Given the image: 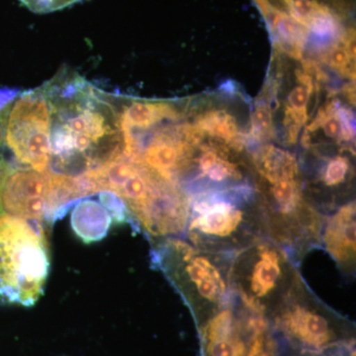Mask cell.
Segmentation results:
<instances>
[{
    "label": "cell",
    "instance_id": "obj_7",
    "mask_svg": "<svg viewBox=\"0 0 356 356\" xmlns=\"http://www.w3.org/2000/svg\"><path fill=\"white\" fill-rule=\"evenodd\" d=\"M277 341L299 350L321 351L355 343V327L323 303L301 278L267 318Z\"/></svg>",
    "mask_w": 356,
    "mask_h": 356
},
{
    "label": "cell",
    "instance_id": "obj_23",
    "mask_svg": "<svg viewBox=\"0 0 356 356\" xmlns=\"http://www.w3.org/2000/svg\"><path fill=\"white\" fill-rule=\"evenodd\" d=\"M15 168L16 165H13V161L6 158L3 153L0 152V201H1V193L6 179ZM0 214H1V204H0Z\"/></svg>",
    "mask_w": 356,
    "mask_h": 356
},
{
    "label": "cell",
    "instance_id": "obj_10",
    "mask_svg": "<svg viewBox=\"0 0 356 356\" xmlns=\"http://www.w3.org/2000/svg\"><path fill=\"white\" fill-rule=\"evenodd\" d=\"M355 202L350 201L325 218L323 225L321 245L346 275L355 273Z\"/></svg>",
    "mask_w": 356,
    "mask_h": 356
},
{
    "label": "cell",
    "instance_id": "obj_16",
    "mask_svg": "<svg viewBox=\"0 0 356 356\" xmlns=\"http://www.w3.org/2000/svg\"><path fill=\"white\" fill-rule=\"evenodd\" d=\"M273 129V115L266 106H259L252 115V134L255 139L266 140L270 138Z\"/></svg>",
    "mask_w": 356,
    "mask_h": 356
},
{
    "label": "cell",
    "instance_id": "obj_11",
    "mask_svg": "<svg viewBox=\"0 0 356 356\" xmlns=\"http://www.w3.org/2000/svg\"><path fill=\"white\" fill-rule=\"evenodd\" d=\"M70 224L76 235L84 243H95L107 236L113 218L100 201L84 198L74 206Z\"/></svg>",
    "mask_w": 356,
    "mask_h": 356
},
{
    "label": "cell",
    "instance_id": "obj_17",
    "mask_svg": "<svg viewBox=\"0 0 356 356\" xmlns=\"http://www.w3.org/2000/svg\"><path fill=\"white\" fill-rule=\"evenodd\" d=\"M32 13L44 14L62 10L83 0H19Z\"/></svg>",
    "mask_w": 356,
    "mask_h": 356
},
{
    "label": "cell",
    "instance_id": "obj_9",
    "mask_svg": "<svg viewBox=\"0 0 356 356\" xmlns=\"http://www.w3.org/2000/svg\"><path fill=\"white\" fill-rule=\"evenodd\" d=\"M49 173L16 166L1 193V214L44 226L48 207Z\"/></svg>",
    "mask_w": 356,
    "mask_h": 356
},
{
    "label": "cell",
    "instance_id": "obj_15",
    "mask_svg": "<svg viewBox=\"0 0 356 356\" xmlns=\"http://www.w3.org/2000/svg\"><path fill=\"white\" fill-rule=\"evenodd\" d=\"M355 343L343 344L321 351L299 350L278 341L277 356H355Z\"/></svg>",
    "mask_w": 356,
    "mask_h": 356
},
{
    "label": "cell",
    "instance_id": "obj_19",
    "mask_svg": "<svg viewBox=\"0 0 356 356\" xmlns=\"http://www.w3.org/2000/svg\"><path fill=\"white\" fill-rule=\"evenodd\" d=\"M307 119L306 110H296L291 107L285 111L284 124L287 129L288 140L290 144L296 143L298 134Z\"/></svg>",
    "mask_w": 356,
    "mask_h": 356
},
{
    "label": "cell",
    "instance_id": "obj_2",
    "mask_svg": "<svg viewBox=\"0 0 356 356\" xmlns=\"http://www.w3.org/2000/svg\"><path fill=\"white\" fill-rule=\"evenodd\" d=\"M83 177L93 195L107 191L118 196L152 238L177 236L186 229L189 200L175 182L142 161L124 154Z\"/></svg>",
    "mask_w": 356,
    "mask_h": 356
},
{
    "label": "cell",
    "instance_id": "obj_1",
    "mask_svg": "<svg viewBox=\"0 0 356 356\" xmlns=\"http://www.w3.org/2000/svg\"><path fill=\"white\" fill-rule=\"evenodd\" d=\"M51 111L49 172L81 177L125 154L110 93L64 67L43 84Z\"/></svg>",
    "mask_w": 356,
    "mask_h": 356
},
{
    "label": "cell",
    "instance_id": "obj_14",
    "mask_svg": "<svg viewBox=\"0 0 356 356\" xmlns=\"http://www.w3.org/2000/svg\"><path fill=\"white\" fill-rule=\"evenodd\" d=\"M351 175L350 159L343 156L330 159L321 170L320 181L329 191H337L348 184Z\"/></svg>",
    "mask_w": 356,
    "mask_h": 356
},
{
    "label": "cell",
    "instance_id": "obj_4",
    "mask_svg": "<svg viewBox=\"0 0 356 356\" xmlns=\"http://www.w3.org/2000/svg\"><path fill=\"white\" fill-rule=\"evenodd\" d=\"M185 232L195 247L229 254L267 238L261 208L243 184L196 194L189 201Z\"/></svg>",
    "mask_w": 356,
    "mask_h": 356
},
{
    "label": "cell",
    "instance_id": "obj_3",
    "mask_svg": "<svg viewBox=\"0 0 356 356\" xmlns=\"http://www.w3.org/2000/svg\"><path fill=\"white\" fill-rule=\"evenodd\" d=\"M235 254L202 250L178 236L156 238L153 261L165 273L202 324L233 297L231 264Z\"/></svg>",
    "mask_w": 356,
    "mask_h": 356
},
{
    "label": "cell",
    "instance_id": "obj_6",
    "mask_svg": "<svg viewBox=\"0 0 356 356\" xmlns=\"http://www.w3.org/2000/svg\"><path fill=\"white\" fill-rule=\"evenodd\" d=\"M301 278L296 262L268 238L236 252L229 273L233 294L266 320Z\"/></svg>",
    "mask_w": 356,
    "mask_h": 356
},
{
    "label": "cell",
    "instance_id": "obj_20",
    "mask_svg": "<svg viewBox=\"0 0 356 356\" xmlns=\"http://www.w3.org/2000/svg\"><path fill=\"white\" fill-rule=\"evenodd\" d=\"M311 93L310 89L307 88L304 86H297V88L293 89L291 92H290L289 97H288L291 108L306 110Z\"/></svg>",
    "mask_w": 356,
    "mask_h": 356
},
{
    "label": "cell",
    "instance_id": "obj_5",
    "mask_svg": "<svg viewBox=\"0 0 356 356\" xmlns=\"http://www.w3.org/2000/svg\"><path fill=\"white\" fill-rule=\"evenodd\" d=\"M50 264L44 226L0 214V305H35Z\"/></svg>",
    "mask_w": 356,
    "mask_h": 356
},
{
    "label": "cell",
    "instance_id": "obj_21",
    "mask_svg": "<svg viewBox=\"0 0 356 356\" xmlns=\"http://www.w3.org/2000/svg\"><path fill=\"white\" fill-rule=\"evenodd\" d=\"M322 127L324 129L325 136L332 138V139H341L343 136V127H341V120L336 113H330L325 116L323 122Z\"/></svg>",
    "mask_w": 356,
    "mask_h": 356
},
{
    "label": "cell",
    "instance_id": "obj_22",
    "mask_svg": "<svg viewBox=\"0 0 356 356\" xmlns=\"http://www.w3.org/2000/svg\"><path fill=\"white\" fill-rule=\"evenodd\" d=\"M350 55L346 50V46L336 47L332 49L331 55H330V62L332 67L337 69H343L350 63Z\"/></svg>",
    "mask_w": 356,
    "mask_h": 356
},
{
    "label": "cell",
    "instance_id": "obj_12",
    "mask_svg": "<svg viewBox=\"0 0 356 356\" xmlns=\"http://www.w3.org/2000/svg\"><path fill=\"white\" fill-rule=\"evenodd\" d=\"M201 177L213 184L238 182L243 179L242 170L229 156L216 149H205L197 161Z\"/></svg>",
    "mask_w": 356,
    "mask_h": 356
},
{
    "label": "cell",
    "instance_id": "obj_8",
    "mask_svg": "<svg viewBox=\"0 0 356 356\" xmlns=\"http://www.w3.org/2000/svg\"><path fill=\"white\" fill-rule=\"evenodd\" d=\"M6 143L17 166L49 172L51 111L43 86L17 93L7 118Z\"/></svg>",
    "mask_w": 356,
    "mask_h": 356
},
{
    "label": "cell",
    "instance_id": "obj_13",
    "mask_svg": "<svg viewBox=\"0 0 356 356\" xmlns=\"http://www.w3.org/2000/svg\"><path fill=\"white\" fill-rule=\"evenodd\" d=\"M199 128L209 133L213 137L226 140V142H236L238 136V125L236 119L222 110H212L206 112L198 118Z\"/></svg>",
    "mask_w": 356,
    "mask_h": 356
},
{
    "label": "cell",
    "instance_id": "obj_18",
    "mask_svg": "<svg viewBox=\"0 0 356 356\" xmlns=\"http://www.w3.org/2000/svg\"><path fill=\"white\" fill-rule=\"evenodd\" d=\"M18 91L13 89H0V152L6 146V125L9 110Z\"/></svg>",
    "mask_w": 356,
    "mask_h": 356
}]
</instances>
